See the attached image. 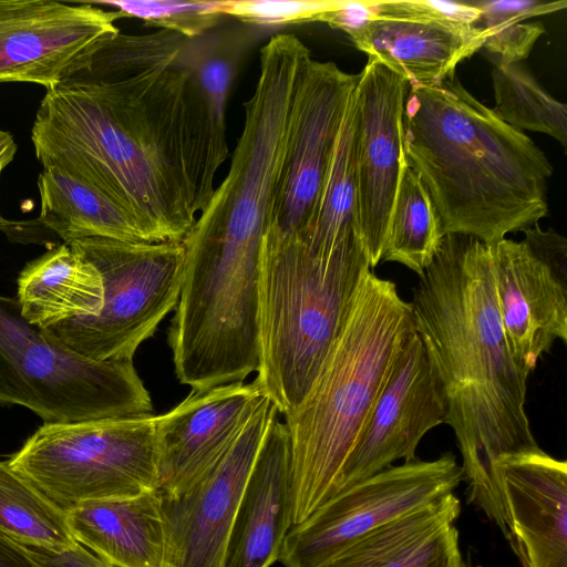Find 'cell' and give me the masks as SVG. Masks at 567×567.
<instances>
[{
	"label": "cell",
	"mask_w": 567,
	"mask_h": 567,
	"mask_svg": "<svg viewBox=\"0 0 567 567\" xmlns=\"http://www.w3.org/2000/svg\"><path fill=\"white\" fill-rule=\"evenodd\" d=\"M43 167L91 183L147 243H182L214 194L228 154L220 125L179 64L47 89L31 130Z\"/></svg>",
	"instance_id": "cell-1"
},
{
	"label": "cell",
	"mask_w": 567,
	"mask_h": 567,
	"mask_svg": "<svg viewBox=\"0 0 567 567\" xmlns=\"http://www.w3.org/2000/svg\"><path fill=\"white\" fill-rule=\"evenodd\" d=\"M413 321L442 385L467 501L507 535L497 463L540 449L525 410L530 373L514 360L498 313L489 246L445 235L412 289Z\"/></svg>",
	"instance_id": "cell-2"
},
{
	"label": "cell",
	"mask_w": 567,
	"mask_h": 567,
	"mask_svg": "<svg viewBox=\"0 0 567 567\" xmlns=\"http://www.w3.org/2000/svg\"><path fill=\"white\" fill-rule=\"evenodd\" d=\"M403 147L444 235L492 245L547 215L550 162L524 132L476 100L455 75L436 85L409 87Z\"/></svg>",
	"instance_id": "cell-3"
},
{
	"label": "cell",
	"mask_w": 567,
	"mask_h": 567,
	"mask_svg": "<svg viewBox=\"0 0 567 567\" xmlns=\"http://www.w3.org/2000/svg\"><path fill=\"white\" fill-rule=\"evenodd\" d=\"M414 332L410 301L393 281L369 269L307 396L284 415L291 444L292 527L336 493L370 411Z\"/></svg>",
	"instance_id": "cell-4"
},
{
	"label": "cell",
	"mask_w": 567,
	"mask_h": 567,
	"mask_svg": "<svg viewBox=\"0 0 567 567\" xmlns=\"http://www.w3.org/2000/svg\"><path fill=\"white\" fill-rule=\"evenodd\" d=\"M369 269L363 246L319 258L299 241L262 239L256 380L279 414L307 396Z\"/></svg>",
	"instance_id": "cell-5"
},
{
	"label": "cell",
	"mask_w": 567,
	"mask_h": 567,
	"mask_svg": "<svg viewBox=\"0 0 567 567\" xmlns=\"http://www.w3.org/2000/svg\"><path fill=\"white\" fill-rule=\"evenodd\" d=\"M0 403L44 423L153 415L133 361L96 362L30 323L17 298L0 295Z\"/></svg>",
	"instance_id": "cell-6"
},
{
	"label": "cell",
	"mask_w": 567,
	"mask_h": 567,
	"mask_svg": "<svg viewBox=\"0 0 567 567\" xmlns=\"http://www.w3.org/2000/svg\"><path fill=\"white\" fill-rule=\"evenodd\" d=\"M155 416L44 423L7 463L65 513L155 491Z\"/></svg>",
	"instance_id": "cell-7"
},
{
	"label": "cell",
	"mask_w": 567,
	"mask_h": 567,
	"mask_svg": "<svg viewBox=\"0 0 567 567\" xmlns=\"http://www.w3.org/2000/svg\"><path fill=\"white\" fill-rule=\"evenodd\" d=\"M69 246L93 264L103 281V303L90 317L47 328L74 353L96 362L133 361L179 299L182 243L91 237Z\"/></svg>",
	"instance_id": "cell-8"
},
{
	"label": "cell",
	"mask_w": 567,
	"mask_h": 567,
	"mask_svg": "<svg viewBox=\"0 0 567 567\" xmlns=\"http://www.w3.org/2000/svg\"><path fill=\"white\" fill-rule=\"evenodd\" d=\"M462 480V467L450 452L391 465L337 492L291 527L279 560L286 567H316L369 533L454 493Z\"/></svg>",
	"instance_id": "cell-9"
},
{
	"label": "cell",
	"mask_w": 567,
	"mask_h": 567,
	"mask_svg": "<svg viewBox=\"0 0 567 567\" xmlns=\"http://www.w3.org/2000/svg\"><path fill=\"white\" fill-rule=\"evenodd\" d=\"M359 74L308 59L296 90L291 131L264 239L297 240L319 199Z\"/></svg>",
	"instance_id": "cell-10"
},
{
	"label": "cell",
	"mask_w": 567,
	"mask_h": 567,
	"mask_svg": "<svg viewBox=\"0 0 567 567\" xmlns=\"http://www.w3.org/2000/svg\"><path fill=\"white\" fill-rule=\"evenodd\" d=\"M478 18L467 0L372 1L368 20L348 35L409 86L436 85L481 51L487 31L474 25Z\"/></svg>",
	"instance_id": "cell-11"
},
{
	"label": "cell",
	"mask_w": 567,
	"mask_h": 567,
	"mask_svg": "<svg viewBox=\"0 0 567 567\" xmlns=\"http://www.w3.org/2000/svg\"><path fill=\"white\" fill-rule=\"evenodd\" d=\"M122 18L87 1L0 0V82L59 84Z\"/></svg>",
	"instance_id": "cell-12"
},
{
	"label": "cell",
	"mask_w": 567,
	"mask_h": 567,
	"mask_svg": "<svg viewBox=\"0 0 567 567\" xmlns=\"http://www.w3.org/2000/svg\"><path fill=\"white\" fill-rule=\"evenodd\" d=\"M409 83L368 60L354 90L357 182L361 231L370 267L381 262L405 168L403 109Z\"/></svg>",
	"instance_id": "cell-13"
},
{
	"label": "cell",
	"mask_w": 567,
	"mask_h": 567,
	"mask_svg": "<svg viewBox=\"0 0 567 567\" xmlns=\"http://www.w3.org/2000/svg\"><path fill=\"white\" fill-rule=\"evenodd\" d=\"M445 417L442 385L415 331L398 355L344 463L336 493L399 460H415L423 436L445 423Z\"/></svg>",
	"instance_id": "cell-14"
},
{
	"label": "cell",
	"mask_w": 567,
	"mask_h": 567,
	"mask_svg": "<svg viewBox=\"0 0 567 567\" xmlns=\"http://www.w3.org/2000/svg\"><path fill=\"white\" fill-rule=\"evenodd\" d=\"M268 398L255 379L193 391L155 416L158 491L177 499L199 485L221 461L246 422Z\"/></svg>",
	"instance_id": "cell-15"
},
{
	"label": "cell",
	"mask_w": 567,
	"mask_h": 567,
	"mask_svg": "<svg viewBox=\"0 0 567 567\" xmlns=\"http://www.w3.org/2000/svg\"><path fill=\"white\" fill-rule=\"evenodd\" d=\"M279 412L266 398L231 447L193 491L165 499L168 567H224L237 504L265 434Z\"/></svg>",
	"instance_id": "cell-16"
},
{
	"label": "cell",
	"mask_w": 567,
	"mask_h": 567,
	"mask_svg": "<svg viewBox=\"0 0 567 567\" xmlns=\"http://www.w3.org/2000/svg\"><path fill=\"white\" fill-rule=\"evenodd\" d=\"M489 246L495 295L508 349L528 373L556 340L567 342V280L522 241Z\"/></svg>",
	"instance_id": "cell-17"
},
{
	"label": "cell",
	"mask_w": 567,
	"mask_h": 567,
	"mask_svg": "<svg viewBox=\"0 0 567 567\" xmlns=\"http://www.w3.org/2000/svg\"><path fill=\"white\" fill-rule=\"evenodd\" d=\"M506 539L520 567H567V463L542 449L497 463Z\"/></svg>",
	"instance_id": "cell-18"
},
{
	"label": "cell",
	"mask_w": 567,
	"mask_h": 567,
	"mask_svg": "<svg viewBox=\"0 0 567 567\" xmlns=\"http://www.w3.org/2000/svg\"><path fill=\"white\" fill-rule=\"evenodd\" d=\"M291 444L276 416L235 512L224 567H270L292 527Z\"/></svg>",
	"instance_id": "cell-19"
},
{
	"label": "cell",
	"mask_w": 567,
	"mask_h": 567,
	"mask_svg": "<svg viewBox=\"0 0 567 567\" xmlns=\"http://www.w3.org/2000/svg\"><path fill=\"white\" fill-rule=\"evenodd\" d=\"M80 545L117 567H168L169 529L158 489L92 501L66 512Z\"/></svg>",
	"instance_id": "cell-20"
},
{
	"label": "cell",
	"mask_w": 567,
	"mask_h": 567,
	"mask_svg": "<svg viewBox=\"0 0 567 567\" xmlns=\"http://www.w3.org/2000/svg\"><path fill=\"white\" fill-rule=\"evenodd\" d=\"M454 493L369 533L316 567H464Z\"/></svg>",
	"instance_id": "cell-21"
},
{
	"label": "cell",
	"mask_w": 567,
	"mask_h": 567,
	"mask_svg": "<svg viewBox=\"0 0 567 567\" xmlns=\"http://www.w3.org/2000/svg\"><path fill=\"white\" fill-rule=\"evenodd\" d=\"M17 299L22 316L47 329L96 315L103 303V281L93 264L63 244L25 265Z\"/></svg>",
	"instance_id": "cell-22"
},
{
	"label": "cell",
	"mask_w": 567,
	"mask_h": 567,
	"mask_svg": "<svg viewBox=\"0 0 567 567\" xmlns=\"http://www.w3.org/2000/svg\"><path fill=\"white\" fill-rule=\"evenodd\" d=\"M39 221L64 244L91 237L146 241L130 215L101 189L58 167H43Z\"/></svg>",
	"instance_id": "cell-23"
},
{
	"label": "cell",
	"mask_w": 567,
	"mask_h": 567,
	"mask_svg": "<svg viewBox=\"0 0 567 567\" xmlns=\"http://www.w3.org/2000/svg\"><path fill=\"white\" fill-rule=\"evenodd\" d=\"M0 533L31 547L64 551L76 545L64 511L0 462Z\"/></svg>",
	"instance_id": "cell-24"
},
{
	"label": "cell",
	"mask_w": 567,
	"mask_h": 567,
	"mask_svg": "<svg viewBox=\"0 0 567 567\" xmlns=\"http://www.w3.org/2000/svg\"><path fill=\"white\" fill-rule=\"evenodd\" d=\"M444 236L424 184L408 165L394 202L381 261L399 262L420 277L432 264Z\"/></svg>",
	"instance_id": "cell-25"
},
{
	"label": "cell",
	"mask_w": 567,
	"mask_h": 567,
	"mask_svg": "<svg viewBox=\"0 0 567 567\" xmlns=\"http://www.w3.org/2000/svg\"><path fill=\"white\" fill-rule=\"evenodd\" d=\"M492 83L497 115L518 131L551 136L567 145V107L519 63H494Z\"/></svg>",
	"instance_id": "cell-26"
},
{
	"label": "cell",
	"mask_w": 567,
	"mask_h": 567,
	"mask_svg": "<svg viewBox=\"0 0 567 567\" xmlns=\"http://www.w3.org/2000/svg\"><path fill=\"white\" fill-rule=\"evenodd\" d=\"M241 51L217 34L205 33L189 40L177 64L185 68L199 86L215 120L226 126V104L238 71Z\"/></svg>",
	"instance_id": "cell-27"
},
{
	"label": "cell",
	"mask_w": 567,
	"mask_h": 567,
	"mask_svg": "<svg viewBox=\"0 0 567 567\" xmlns=\"http://www.w3.org/2000/svg\"><path fill=\"white\" fill-rule=\"evenodd\" d=\"M90 3L110 7L122 18H137L188 40L207 33L223 17L221 1L95 0Z\"/></svg>",
	"instance_id": "cell-28"
},
{
	"label": "cell",
	"mask_w": 567,
	"mask_h": 567,
	"mask_svg": "<svg viewBox=\"0 0 567 567\" xmlns=\"http://www.w3.org/2000/svg\"><path fill=\"white\" fill-rule=\"evenodd\" d=\"M339 0H231L221 1L220 12L259 27H281L317 22Z\"/></svg>",
	"instance_id": "cell-29"
},
{
	"label": "cell",
	"mask_w": 567,
	"mask_h": 567,
	"mask_svg": "<svg viewBox=\"0 0 567 567\" xmlns=\"http://www.w3.org/2000/svg\"><path fill=\"white\" fill-rule=\"evenodd\" d=\"M485 30L487 34L481 50L493 64L519 63L529 55L536 41L545 33L540 22H513Z\"/></svg>",
	"instance_id": "cell-30"
},
{
	"label": "cell",
	"mask_w": 567,
	"mask_h": 567,
	"mask_svg": "<svg viewBox=\"0 0 567 567\" xmlns=\"http://www.w3.org/2000/svg\"><path fill=\"white\" fill-rule=\"evenodd\" d=\"M480 11L474 25L492 28L495 25L523 22L533 17L557 12L567 7V1L543 0H467Z\"/></svg>",
	"instance_id": "cell-31"
},
{
	"label": "cell",
	"mask_w": 567,
	"mask_h": 567,
	"mask_svg": "<svg viewBox=\"0 0 567 567\" xmlns=\"http://www.w3.org/2000/svg\"><path fill=\"white\" fill-rule=\"evenodd\" d=\"M524 243L556 275L567 280V240L553 229L543 230L538 223L524 230Z\"/></svg>",
	"instance_id": "cell-32"
},
{
	"label": "cell",
	"mask_w": 567,
	"mask_h": 567,
	"mask_svg": "<svg viewBox=\"0 0 567 567\" xmlns=\"http://www.w3.org/2000/svg\"><path fill=\"white\" fill-rule=\"evenodd\" d=\"M25 547L42 567H117L79 543L64 551H52L31 546Z\"/></svg>",
	"instance_id": "cell-33"
},
{
	"label": "cell",
	"mask_w": 567,
	"mask_h": 567,
	"mask_svg": "<svg viewBox=\"0 0 567 567\" xmlns=\"http://www.w3.org/2000/svg\"><path fill=\"white\" fill-rule=\"evenodd\" d=\"M0 567H42L27 547L0 533Z\"/></svg>",
	"instance_id": "cell-34"
},
{
	"label": "cell",
	"mask_w": 567,
	"mask_h": 567,
	"mask_svg": "<svg viewBox=\"0 0 567 567\" xmlns=\"http://www.w3.org/2000/svg\"><path fill=\"white\" fill-rule=\"evenodd\" d=\"M17 144L10 133L0 130V175L3 168L13 159ZM10 221L0 215V229L7 230Z\"/></svg>",
	"instance_id": "cell-35"
},
{
	"label": "cell",
	"mask_w": 567,
	"mask_h": 567,
	"mask_svg": "<svg viewBox=\"0 0 567 567\" xmlns=\"http://www.w3.org/2000/svg\"><path fill=\"white\" fill-rule=\"evenodd\" d=\"M464 567H476L474 565L472 555L470 551L466 553V556L464 557Z\"/></svg>",
	"instance_id": "cell-36"
}]
</instances>
